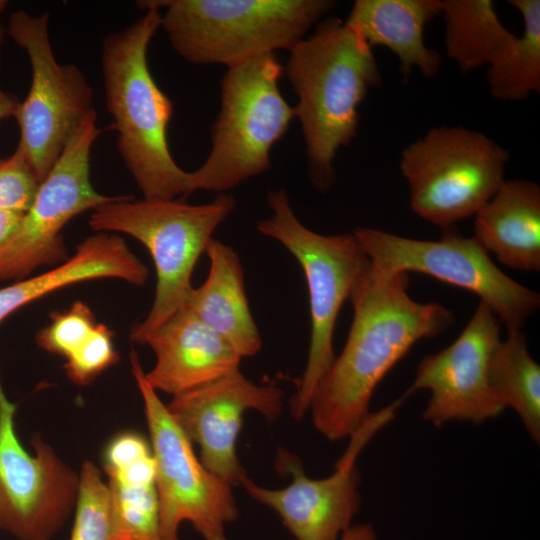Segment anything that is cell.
Returning a JSON list of instances; mask_svg holds the SVG:
<instances>
[{
    "instance_id": "1",
    "label": "cell",
    "mask_w": 540,
    "mask_h": 540,
    "mask_svg": "<svg viewBox=\"0 0 540 540\" xmlns=\"http://www.w3.org/2000/svg\"><path fill=\"white\" fill-rule=\"evenodd\" d=\"M408 286L407 273L381 271L370 261L356 283L346 343L319 381L308 410L326 439L353 435L370 415L372 395L386 374L419 340L453 324L449 309L415 301Z\"/></svg>"
},
{
    "instance_id": "2",
    "label": "cell",
    "mask_w": 540,
    "mask_h": 540,
    "mask_svg": "<svg viewBox=\"0 0 540 540\" xmlns=\"http://www.w3.org/2000/svg\"><path fill=\"white\" fill-rule=\"evenodd\" d=\"M287 79L306 144L311 182L319 191L335 179L338 150L350 144L358 108L369 89L381 84L372 47L346 21L323 19L314 33L289 50Z\"/></svg>"
},
{
    "instance_id": "3",
    "label": "cell",
    "mask_w": 540,
    "mask_h": 540,
    "mask_svg": "<svg viewBox=\"0 0 540 540\" xmlns=\"http://www.w3.org/2000/svg\"><path fill=\"white\" fill-rule=\"evenodd\" d=\"M144 14L102 42L105 103L117 131L118 152L146 200H176L191 194L190 172L169 150L167 128L174 106L148 66L150 42L161 25V11L145 1Z\"/></svg>"
},
{
    "instance_id": "4",
    "label": "cell",
    "mask_w": 540,
    "mask_h": 540,
    "mask_svg": "<svg viewBox=\"0 0 540 540\" xmlns=\"http://www.w3.org/2000/svg\"><path fill=\"white\" fill-rule=\"evenodd\" d=\"M159 10L175 52L227 68L291 50L335 6L331 0H145Z\"/></svg>"
},
{
    "instance_id": "5",
    "label": "cell",
    "mask_w": 540,
    "mask_h": 540,
    "mask_svg": "<svg viewBox=\"0 0 540 540\" xmlns=\"http://www.w3.org/2000/svg\"><path fill=\"white\" fill-rule=\"evenodd\" d=\"M235 199L220 193L206 204L182 199L133 200L130 196L99 205L89 218L99 232H120L140 241L149 251L156 270V290L146 318L131 331L133 341L144 340L185 304L195 264L215 230L229 217Z\"/></svg>"
},
{
    "instance_id": "6",
    "label": "cell",
    "mask_w": 540,
    "mask_h": 540,
    "mask_svg": "<svg viewBox=\"0 0 540 540\" xmlns=\"http://www.w3.org/2000/svg\"><path fill=\"white\" fill-rule=\"evenodd\" d=\"M282 71L275 53L227 68L211 149L204 163L190 172L191 192L224 193L269 169L272 147L295 118L294 107L279 89Z\"/></svg>"
},
{
    "instance_id": "7",
    "label": "cell",
    "mask_w": 540,
    "mask_h": 540,
    "mask_svg": "<svg viewBox=\"0 0 540 540\" xmlns=\"http://www.w3.org/2000/svg\"><path fill=\"white\" fill-rule=\"evenodd\" d=\"M267 201L273 213L258 223L257 230L281 243L296 258L308 289V356L290 400L291 415L299 420L308 412L313 393L335 358L333 334L339 311L369 260L353 232L322 235L303 225L285 189L270 191Z\"/></svg>"
},
{
    "instance_id": "8",
    "label": "cell",
    "mask_w": 540,
    "mask_h": 540,
    "mask_svg": "<svg viewBox=\"0 0 540 540\" xmlns=\"http://www.w3.org/2000/svg\"><path fill=\"white\" fill-rule=\"evenodd\" d=\"M509 158L504 147L481 132L440 126L403 149L399 167L412 210L447 230L491 199L505 180Z\"/></svg>"
},
{
    "instance_id": "9",
    "label": "cell",
    "mask_w": 540,
    "mask_h": 540,
    "mask_svg": "<svg viewBox=\"0 0 540 540\" xmlns=\"http://www.w3.org/2000/svg\"><path fill=\"white\" fill-rule=\"evenodd\" d=\"M130 362L155 460L161 539L179 540V527L187 521L203 540H227L226 527L239 514L233 487L197 458L192 442L147 382L133 350Z\"/></svg>"
},
{
    "instance_id": "10",
    "label": "cell",
    "mask_w": 540,
    "mask_h": 540,
    "mask_svg": "<svg viewBox=\"0 0 540 540\" xmlns=\"http://www.w3.org/2000/svg\"><path fill=\"white\" fill-rule=\"evenodd\" d=\"M48 13L13 12L7 35L25 50L32 71L31 86L15 119L22 150L40 183L93 108V89L73 64L58 63L48 32Z\"/></svg>"
},
{
    "instance_id": "11",
    "label": "cell",
    "mask_w": 540,
    "mask_h": 540,
    "mask_svg": "<svg viewBox=\"0 0 540 540\" xmlns=\"http://www.w3.org/2000/svg\"><path fill=\"white\" fill-rule=\"evenodd\" d=\"M353 233L375 268L419 272L470 291L507 330L521 329L540 307V295L502 272L474 237L447 233L440 240L428 241L373 228Z\"/></svg>"
},
{
    "instance_id": "12",
    "label": "cell",
    "mask_w": 540,
    "mask_h": 540,
    "mask_svg": "<svg viewBox=\"0 0 540 540\" xmlns=\"http://www.w3.org/2000/svg\"><path fill=\"white\" fill-rule=\"evenodd\" d=\"M92 110L40 183L29 210L0 249V281L24 279L35 268L62 261L61 231L77 215L118 196L99 194L90 180V155L101 133Z\"/></svg>"
},
{
    "instance_id": "13",
    "label": "cell",
    "mask_w": 540,
    "mask_h": 540,
    "mask_svg": "<svg viewBox=\"0 0 540 540\" xmlns=\"http://www.w3.org/2000/svg\"><path fill=\"white\" fill-rule=\"evenodd\" d=\"M15 411L0 384V528L18 540H51L76 505L80 477L38 435L34 454L25 450Z\"/></svg>"
},
{
    "instance_id": "14",
    "label": "cell",
    "mask_w": 540,
    "mask_h": 540,
    "mask_svg": "<svg viewBox=\"0 0 540 540\" xmlns=\"http://www.w3.org/2000/svg\"><path fill=\"white\" fill-rule=\"evenodd\" d=\"M389 421L384 410L370 413L349 437L347 449L326 478H309L300 458L279 448L276 468L288 473L291 482L281 489H269L246 477L241 486L251 498L274 510L296 540H339L352 526L360 507L361 478L356 460L373 435Z\"/></svg>"
},
{
    "instance_id": "15",
    "label": "cell",
    "mask_w": 540,
    "mask_h": 540,
    "mask_svg": "<svg viewBox=\"0 0 540 540\" xmlns=\"http://www.w3.org/2000/svg\"><path fill=\"white\" fill-rule=\"evenodd\" d=\"M500 323L480 301L452 344L422 358L405 395L421 389L430 392L422 414L426 421L436 427L449 421L480 424L505 410L489 385L490 359L501 340Z\"/></svg>"
},
{
    "instance_id": "16",
    "label": "cell",
    "mask_w": 540,
    "mask_h": 540,
    "mask_svg": "<svg viewBox=\"0 0 540 540\" xmlns=\"http://www.w3.org/2000/svg\"><path fill=\"white\" fill-rule=\"evenodd\" d=\"M284 392L259 385L235 370L210 383L173 396L166 405L172 418L200 448V461L232 487L247 477L236 447L248 410L275 422L283 410Z\"/></svg>"
},
{
    "instance_id": "17",
    "label": "cell",
    "mask_w": 540,
    "mask_h": 540,
    "mask_svg": "<svg viewBox=\"0 0 540 540\" xmlns=\"http://www.w3.org/2000/svg\"><path fill=\"white\" fill-rule=\"evenodd\" d=\"M156 356L145 373L157 392L173 396L223 377L240 367L242 357L219 334L182 308L143 342Z\"/></svg>"
},
{
    "instance_id": "18",
    "label": "cell",
    "mask_w": 540,
    "mask_h": 540,
    "mask_svg": "<svg viewBox=\"0 0 540 540\" xmlns=\"http://www.w3.org/2000/svg\"><path fill=\"white\" fill-rule=\"evenodd\" d=\"M205 253L210 261L208 276L200 287H193L182 308L219 334L242 358L255 356L262 338L250 311L239 256L213 238Z\"/></svg>"
},
{
    "instance_id": "19",
    "label": "cell",
    "mask_w": 540,
    "mask_h": 540,
    "mask_svg": "<svg viewBox=\"0 0 540 540\" xmlns=\"http://www.w3.org/2000/svg\"><path fill=\"white\" fill-rule=\"evenodd\" d=\"M474 238L514 270H540V187L533 181L504 180L474 215Z\"/></svg>"
},
{
    "instance_id": "20",
    "label": "cell",
    "mask_w": 540,
    "mask_h": 540,
    "mask_svg": "<svg viewBox=\"0 0 540 540\" xmlns=\"http://www.w3.org/2000/svg\"><path fill=\"white\" fill-rule=\"evenodd\" d=\"M439 14L441 0H356L345 21L370 47L393 52L404 77L418 68L432 78L441 68V57L426 46L424 29Z\"/></svg>"
},
{
    "instance_id": "21",
    "label": "cell",
    "mask_w": 540,
    "mask_h": 540,
    "mask_svg": "<svg viewBox=\"0 0 540 540\" xmlns=\"http://www.w3.org/2000/svg\"><path fill=\"white\" fill-rule=\"evenodd\" d=\"M446 55L467 73L488 65L513 38L491 0H441Z\"/></svg>"
},
{
    "instance_id": "22",
    "label": "cell",
    "mask_w": 540,
    "mask_h": 540,
    "mask_svg": "<svg viewBox=\"0 0 540 540\" xmlns=\"http://www.w3.org/2000/svg\"><path fill=\"white\" fill-rule=\"evenodd\" d=\"M489 385L499 403L512 408L535 443H540V366L521 329L507 330L489 364Z\"/></svg>"
},
{
    "instance_id": "23",
    "label": "cell",
    "mask_w": 540,
    "mask_h": 540,
    "mask_svg": "<svg viewBox=\"0 0 540 540\" xmlns=\"http://www.w3.org/2000/svg\"><path fill=\"white\" fill-rule=\"evenodd\" d=\"M524 24L487 65L489 93L499 101H522L540 91V1L511 0Z\"/></svg>"
},
{
    "instance_id": "24",
    "label": "cell",
    "mask_w": 540,
    "mask_h": 540,
    "mask_svg": "<svg viewBox=\"0 0 540 540\" xmlns=\"http://www.w3.org/2000/svg\"><path fill=\"white\" fill-rule=\"evenodd\" d=\"M112 540H162L155 483L109 478Z\"/></svg>"
},
{
    "instance_id": "25",
    "label": "cell",
    "mask_w": 540,
    "mask_h": 540,
    "mask_svg": "<svg viewBox=\"0 0 540 540\" xmlns=\"http://www.w3.org/2000/svg\"><path fill=\"white\" fill-rule=\"evenodd\" d=\"M70 540H112L110 495L97 466L85 462L80 472Z\"/></svg>"
},
{
    "instance_id": "26",
    "label": "cell",
    "mask_w": 540,
    "mask_h": 540,
    "mask_svg": "<svg viewBox=\"0 0 540 540\" xmlns=\"http://www.w3.org/2000/svg\"><path fill=\"white\" fill-rule=\"evenodd\" d=\"M94 314L81 301H76L65 312L55 313L48 326L36 335L42 349L67 358L92 334L95 326Z\"/></svg>"
},
{
    "instance_id": "27",
    "label": "cell",
    "mask_w": 540,
    "mask_h": 540,
    "mask_svg": "<svg viewBox=\"0 0 540 540\" xmlns=\"http://www.w3.org/2000/svg\"><path fill=\"white\" fill-rule=\"evenodd\" d=\"M112 338L113 332L106 325L97 323L89 338L66 358L64 368L74 383L87 385L118 362L119 355Z\"/></svg>"
},
{
    "instance_id": "28",
    "label": "cell",
    "mask_w": 540,
    "mask_h": 540,
    "mask_svg": "<svg viewBox=\"0 0 540 540\" xmlns=\"http://www.w3.org/2000/svg\"><path fill=\"white\" fill-rule=\"evenodd\" d=\"M40 181L20 148L0 160V210L26 213Z\"/></svg>"
},
{
    "instance_id": "29",
    "label": "cell",
    "mask_w": 540,
    "mask_h": 540,
    "mask_svg": "<svg viewBox=\"0 0 540 540\" xmlns=\"http://www.w3.org/2000/svg\"><path fill=\"white\" fill-rule=\"evenodd\" d=\"M5 33V29L0 25V54ZM19 104L20 101L15 95L4 91L0 86V122L15 117Z\"/></svg>"
},
{
    "instance_id": "30",
    "label": "cell",
    "mask_w": 540,
    "mask_h": 540,
    "mask_svg": "<svg viewBox=\"0 0 540 540\" xmlns=\"http://www.w3.org/2000/svg\"><path fill=\"white\" fill-rule=\"evenodd\" d=\"M23 213L0 210V249L18 227Z\"/></svg>"
},
{
    "instance_id": "31",
    "label": "cell",
    "mask_w": 540,
    "mask_h": 540,
    "mask_svg": "<svg viewBox=\"0 0 540 540\" xmlns=\"http://www.w3.org/2000/svg\"><path fill=\"white\" fill-rule=\"evenodd\" d=\"M339 540H377V535L370 524H355L350 526Z\"/></svg>"
},
{
    "instance_id": "32",
    "label": "cell",
    "mask_w": 540,
    "mask_h": 540,
    "mask_svg": "<svg viewBox=\"0 0 540 540\" xmlns=\"http://www.w3.org/2000/svg\"><path fill=\"white\" fill-rule=\"evenodd\" d=\"M8 5V2L6 0H0V14L4 12Z\"/></svg>"
}]
</instances>
